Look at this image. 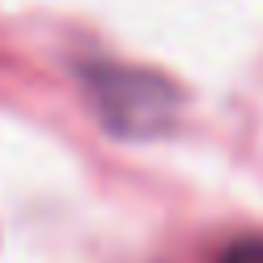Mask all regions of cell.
<instances>
[{"mask_svg":"<svg viewBox=\"0 0 263 263\" xmlns=\"http://www.w3.org/2000/svg\"><path fill=\"white\" fill-rule=\"evenodd\" d=\"M78 78L90 90V103L99 107L103 123L115 136H156L177 119L181 95L177 86L140 66H115V62H86Z\"/></svg>","mask_w":263,"mask_h":263,"instance_id":"6da1fadb","label":"cell"},{"mask_svg":"<svg viewBox=\"0 0 263 263\" xmlns=\"http://www.w3.org/2000/svg\"><path fill=\"white\" fill-rule=\"evenodd\" d=\"M218 263H263V234H247V238H234Z\"/></svg>","mask_w":263,"mask_h":263,"instance_id":"7a4b0ae2","label":"cell"}]
</instances>
